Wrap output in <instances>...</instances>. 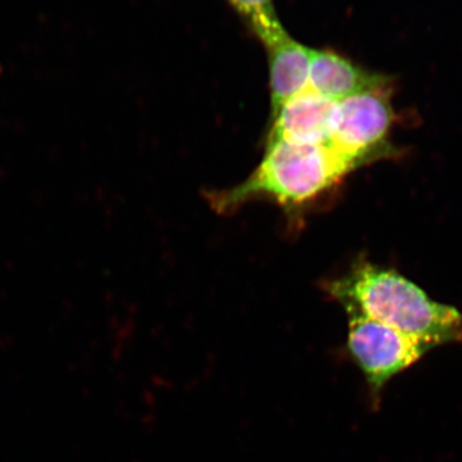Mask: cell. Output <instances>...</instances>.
<instances>
[{"label":"cell","instance_id":"obj_1","mask_svg":"<svg viewBox=\"0 0 462 462\" xmlns=\"http://www.w3.org/2000/svg\"><path fill=\"white\" fill-rule=\"evenodd\" d=\"M324 291L346 314H361L388 325L430 352L462 343V314L431 300L415 282L394 270L358 261Z\"/></svg>","mask_w":462,"mask_h":462},{"label":"cell","instance_id":"obj_2","mask_svg":"<svg viewBox=\"0 0 462 462\" xmlns=\"http://www.w3.org/2000/svg\"><path fill=\"white\" fill-rule=\"evenodd\" d=\"M254 172L230 189L207 193L216 212L229 215L254 200H269L287 211L327 196L357 167L329 145L275 143L264 147Z\"/></svg>","mask_w":462,"mask_h":462},{"label":"cell","instance_id":"obj_3","mask_svg":"<svg viewBox=\"0 0 462 462\" xmlns=\"http://www.w3.org/2000/svg\"><path fill=\"white\" fill-rule=\"evenodd\" d=\"M392 88L364 91L337 102L328 145L356 167L391 153L388 136L393 124Z\"/></svg>","mask_w":462,"mask_h":462},{"label":"cell","instance_id":"obj_4","mask_svg":"<svg viewBox=\"0 0 462 462\" xmlns=\"http://www.w3.org/2000/svg\"><path fill=\"white\" fill-rule=\"evenodd\" d=\"M346 315V352L363 373L372 402L378 406L385 385L418 364L427 351L388 325L361 314Z\"/></svg>","mask_w":462,"mask_h":462},{"label":"cell","instance_id":"obj_5","mask_svg":"<svg viewBox=\"0 0 462 462\" xmlns=\"http://www.w3.org/2000/svg\"><path fill=\"white\" fill-rule=\"evenodd\" d=\"M252 32L266 51L273 116L291 97L306 89L312 48L296 41L281 20L258 27Z\"/></svg>","mask_w":462,"mask_h":462},{"label":"cell","instance_id":"obj_6","mask_svg":"<svg viewBox=\"0 0 462 462\" xmlns=\"http://www.w3.org/2000/svg\"><path fill=\"white\" fill-rule=\"evenodd\" d=\"M337 102L306 89L291 97L272 116L264 147L275 143L328 145L333 129Z\"/></svg>","mask_w":462,"mask_h":462},{"label":"cell","instance_id":"obj_7","mask_svg":"<svg viewBox=\"0 0 462 462\" xmlns=\"http://www.w3.org/2000/svg\"><path fill=\"white\" fill-rule=\"evenodd\" d=\"M392 84L389 76L367 71L337 51L312 50L307 87L325 98L339 102L364 91L392 88Z\"/></svg>","mask_w":462,"mask_h":462},{"label":"cell","instance_id":"obj_8","mask_svg":"<svg viewBox=\"0 0 462 462\" xmlns=\"http://www.w3.org/2000/svg\"><path fill=\"white\" fill-rule=\"evenodd\" d=\"M226 2L245 21L251 32L257 27L279 20L273 7V0H226Z\"/></svg>","mask_w":462,"mask_h":462}]
</instances>
